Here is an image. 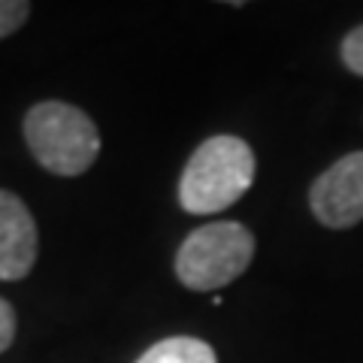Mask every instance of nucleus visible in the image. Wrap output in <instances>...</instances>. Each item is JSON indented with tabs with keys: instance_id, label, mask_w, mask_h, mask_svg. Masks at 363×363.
Segmentation results:
<instances>
[{
	"instance_id": "obj_1",
	"label": "nucleus",
	"mask_w": 363,
	"mask_h": 363,
	"mask_svg": "<svg viewBox=\"0 0 363 363\" xmlns=\"http://www.w3.org/2000/svg\"><path fill=\"white\" fill-rule=\"evenodd\" d=\"M255 152L242 136L218 133L200 143L179 179V203L188 215H215L233 206L255 182Z\"/></svg>"
},
{
	"instance_id": "obj_2",
	"label": "nucleus",
	"mask_w": 363,
	"mask_h": 363,
	"mask_svg": "<svg viewBox=\"0 0 363 363\" xmlns=\"http://www.w3.org/2000/svg\"><path fill=\"white\" fill-rule=\"evenodd\" d=\"M25 143L43 169L55 176H82L100 155V130L73 104L43 100L25 116Z\"/></svg>"
},
{
	"instance_id": "obj_3",
	"label": "nucleus",
	"mask_w": 363,
	"mask_h": 363,
	"mask_svg": "<svg viewBox=\"0 0 363 363\" xmlns=\"http://www.w3.org/2000/svg\"><path fill=\"white\" fill-rule=\"evenodd\" d=\"M255 257V236L240 221H212L185 236L176 255V279L188 291H221Z\"/></svg>"
},
{
	"instance_id": "obj_4",
	"label": "nucleus",
	"mask_w": 363,
	"mask_h": 363,
	"mask_svg": "<svg viewBox=\"0 0 363 363\" xmlns=\"http://www.w3.org/2000/svg\"><path fill=\"white\" fill-rule=\"evenodd\" d=\"M309 206L330 230H348L363 221V152L342 155L312 182Z\"/></svg>"
},
{
	"instance_id": "obj_5",
	"label": "nucleus",
	"mask_w": 363,
	"mask_h": 363,
	"mask_svg": "<svg viewBox=\"0 0 363 363\" xmlns=\"http://www.w3.org/2000/svg\"><path fill=\"white\" fill-rule=\"evenodd\" d=\"M37 221L25 200L0 188V281H21L37 264Z\"/></svg>"
},
{
	"instance_id": "obj_6",
	"label": "nucleus",
	"mask_w": 363,
	"mask_h": 363,
	"mask_svg": "<svg viewBox=\"0 0 363 363\" xmlns=\"http://www.w3.org/2000/svg\"><path fill=\"white\" fill-rule=\"evenodd\" d=\"M136 363H218L215 348L197 336H169L155 342Z\"/></svg>"
},
{
	"instance_id": "obj_7",
	"label": "nucleus",
	"mask_w": 363,
	"mask_h": 363,
	"mask_svg": "<svg viewBox=\"0 0 363 363\" xmlns=\"http://www.w3.org/2000/svg\"><path fill=\"white\" fill-rule=\"evenodd\" d=\"M28 18H30L28 0H0V40L16 33Z\"/></svg>"
},
{
	"instance_id": "obj_8",
	"label": "nucleus",
	"mask_w": 363,
	"mask_h": 363,
	"mask_svg": "<svg viewBox=\"0 0 363 363\" xmlns=\"http://www.w3.org/2000/svg\"><path fill=\"white\" fill-rule=\"evenodd\" d=\"M339 55H342V64L348 67L351 73L363 76V25H357L354 30H348V33H345Z\"/></svg>"
},
{
	"instance_id": "obj_9",
	"label": "nucleus",
	"mask_w": 363,
	"mask_h": 363,
	"mask_svg": "<svg viewBox=\"0 0 363 363\" xmlns=\"http://www.w3.org/2000/svg\"><path fill=\"white\" fill-rule=\"evenodd\" d=\"M13 339H16V309L13 303L0 297V354L13 345Z\"/></svg>"
}]
</instances>
